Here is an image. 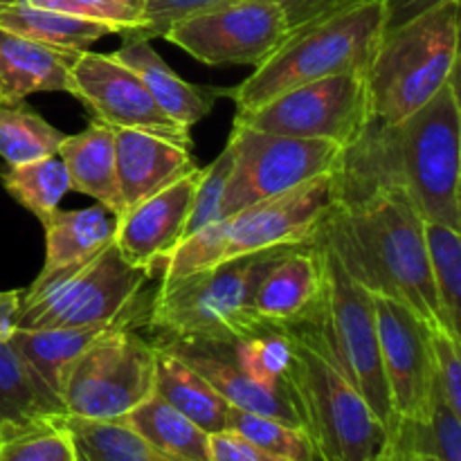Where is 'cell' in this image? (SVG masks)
<instances>
[{
  "label": "cell",
  "instance_id": "obj_1",
  "mask_svg": "<svg viewBox=\"0 0 461 461\" xmlns=\"http://www.w3.org/2000/svg\"><path fill=\"white\" fill-rule=\"evenodd\" d=\"M336 201L354 203L381 189L408 194L423 221L461 232V104L457 75L399 124L367 120L342 149Z\"/></svg>",
  "mask_w": 461,
  "mask_h": 461
},
{
  "label": "cell",
  "instance_id": "obj_44",
  "mask_svg": "<svg viewBox=\"0 0 461 461\" xmlns=\"http://www.w3.org/2000/svg\"><path fill=\"white\" fill-rule=\"evenodd\" d=\"M21 291H0V340H9L16 331Z\"/></svg>",
  "mask_w": 461,
  "mask_h": 461
},
{
  "label": "cell",
  "instance_id": "obj_16",
  "mask_svg": "<svg viewBox=\"0 0 461 461\" xmlns=\"http://www.w3.org/2000/svg\"><path fill=\"white\" fill-rule=\"evenodd\" d=\"M201 171L194 169L174 180L115 219L113 241L117 250L129 264L142 268L149 279L160 277L162 264L183 241Z\"/></svg>",
  "mask_w": 461,
  "mask_h": 461
},
{
  "label": "cell",
  "instance_id": "obj_3",
  "mask_svg": "<svg viewBox=\"0 0 461 461\" xmlns=\"http://www.w3.org/2000/svg\"><path fill=\"white\" fill-rule=\"evenodd\" d=\"M291 340V363L282 376L300 426L320 461H374L387 432L349 378L338 369L306 324L282 327Z\"/></svg>",
  "mask_w": 461,
  "mask_h": 461
},
{
  "label": "cell",
  "instance_id": "obj_31",
  "mask_svg": "<svg viewBox=\"0 0 461 461\" xmlns=\"http://www.w3.org/2000/svg\"><path fill=\"white\" fill-rule=\"evenodd\" d=\"M0 183H3L5 192L18 205L32 212L41 223L54 210H59V203L70 192V178H68V171L59 156L5 167L0 171Z\"/></svg>",
  "mask_w": 461,
  "mask_h": 461
},
{
  "label": "cell",
  "instance_id": "obj_9",
  "mask_svg": "<svg viewBox=\"0 0 461 461\" xmlns=\"http://www.w3.org/2000/svg\"><path fill=\"white\" fill-rule=\"evenodd\" d=\"M149 275L129 264L115 241L88 259L39 277L21 291L16 329H66L120 318L142 300Z\"/></svg>",
  "mask_w": 461,
  "mask_h": 461
},
{
  "label": "cell",
  "instance_id": "obj_13",
  "mask_svg": "<svg viewBox=\"0 0 461 461\" xmlns=\"http://www.w3.org/2000/svg\"><path fill=\"white\" fill-rule=\"evenodd\" d=\"M286 36V18L277 5L237 0L178 21L162 39L207 66H259Z\"/></svg>",
  "mask_w": 461,
  "mask_h": 461
},
{
  "label": "cell",
  "instance_id": "obj_36",
  "mask_svg": "<svg viewBox=\"0 0 461 461\" xmlns=\"http://www.w3.org/2000/svg\"><path fill=\"white\" fill-rule=\"evenodd\" d=\"M291 340L282 327H266L264 331L234 345L239 369L257 385L268 390H282V376L291 363Z\"/></svg>",
  "mask_w": 461,
  "mask_h": 461
},
{
  "label": "cell",
  "instance_id": "obj_42",
  "mask_svg": "<svg viewBox=\"0 0 461 461\" xmlns=\"http://www.w3.org/2000/svg\"><path fill=\"white\" fill-rule=\"evenodd\" d=\"M210 461H282L232 430L210 435Z\"/></svg>",
  "mask_w": 461,
  "mask_h": 461
},
{
  "label": "cell",
  "instance_id": "obj_39",
  "mask_svg": "<svg viewBox=\"0 0 461 461\" xmlns=\"http://www.w3.org/2000/svg\"><path fill=\"white\" fill-rule=\"evenodd\" d=\"M230 3H237V0H147V5H144V23L126 36L144 41L162 39L167 30L178 21L225 7ZM126 36H122V39H126Z\"/></svg>",
  "mask_w": 461,
  "mask_h": 461
},
{
  "label": "cell",
  "instance_id": "obj_28",
  "mask_svg": "<svg viewBox=\"0 0 461 461\" xmlns=\"http://www.w3.org/2000/svg\"><path fill=\"white\" fill-rule=\"evenodd\" d=\"M120 421L165 453L187 461H210V435L156 392Z\"/></svg>",
  "mask_w": 461,
  "mask_h": 461
},
{
  "label": "cell",
  "instance_id": "obj_11",
  "mask_svg": "<svg viewBox=\"0 0 461 461\" xmlns=\"http://www.w3.org/2000/svg\"><path fill=\"white\" fill-rule=\"evenodd\" d=\"M228 144L234 165L221 205L223 216L336 171L342 158V147L327 140L261 133L237 122Z\"/></svg>",
  "mask_w": 461,
  "mask_h": 461
},
{
  "label": "cell",
  "instance_id": "obj_18",
  "mask_svg": "<svg viewBox=\"0 0 461 461\" xmlns=\"http://www.w3.org/2000/svg\"><path fill=\"white\" fill-rule=\"evenodd\" d=\"M153 345L178 356L194 372L201 374L232 408L282 419L293 426H300V417H297L288 394L284 392V385L282 390H268V387H261L255 381H250L234 360V345L185 340H162L153 342Z\"/></svg>",
  "mask_w": 461,
  "mask_h": 461
},
{
  "label": "cell",
  "instance_id": "obj_46",
  "mask_svg": "<svg viewBox=\"0 0 461 461\" xmlns=\"http://www.w3.org/2000/svg\"><path fill=\"white\" fill-rule=\"evenodd\" d=\"M0 3H14V0H0Z\"/></svg>",
  "mask_w": 461,
  "mask_h": 461
},
{
  "label": "cell",
  "instance_id": "obj_21",
  "mask_svg": "<svg viewBox=\"0 0 461 461\" xmlns=\"http://www.w3.org/2000/svg\"><path fill=\"white\" fill-rule=\"evenodd\" d=\"M111 57L133 70L153 95V99L160 104L162 111L185 129H192L203 117L210 115L219 99V88L189 84L183 77L176 75L167 66L165 59L153 50L151 41L126 36L122 39L120 48L111 52Z\"/></svg>",
  "mask_w": 461,
  "mask_h": 461
},
{
  "label": "cell",
  "instance_id": "obj_41",
  "mask_svg": "<svg viewBox=\"0 0 461 461\" xmlns=\"http://www.w3.org/2000/svg\"><path fill=\"white\" fill-rule=\"evenodd\" d=\"M270 3H275L284 12L288 34H291L300 27L311 25L320 18H327L349 5H356L358 0H270Z\"/></svg>",
  "mask_w": 461,
  "mask_h": 461
},
{
  "label": "cell",
  "instance_id": "obj_27",
  "mask_svg": "<svg viewBox=\"0 0 461 461\" xmlns=\"http://www.w3.org/2000/svg\"><path fill=\"white\" fill-rule=\"evenodd\" d=\"M63 414L57 392L30 367L12 340H0V423Z\"/></svg>",
  "mask_w": 461,
  "mask_h": 461
},
{
  "label": "cell",
  "instance_id": "obj_17",
  "mask_svg": "<svg viewBox=\"0 0 461 461\" xmlns=\"http://www.w3.org/2000/svg\"><path fill=\"white\" fill-rule=\"evenodd\" d=\"M324 257L315 241L275 252L257 273L250 306L268 327L300 324L311 313L322 291Z\"/></svg>",
  "mask_w": 461,
  "mask_h": 461
},
{
  "label": "cell",
  "instance_id": "obj_12",
  "mask_svg": "<svg viewBox=\"0 0 461 461\" xmlns=\"http://www.w3.org/2000/svg\"><path fill=\"white\" fill-rule=\"evenodd\" d=\"M365 75L342 72L286 90L252 113L234 117L237 124L261 133L302 140H327L347 149L367 126Z\"/></svg>",
  "mask_w": 461,
  "mask_h": 461
},
{
  "label": "cell",
  "instance_id": "obj_4",
  "mask_svg": "<svg viewBox=\"0 0 461 461\" xmlns=\"http://www.w3.org/2000/svg\"><path fill=\"white\" fill-rule=\"evenodd\" d=\"M385 32V0H358L327 18L291 32L248 79L219 88L237 104V115L252 113L286 90L342 72L365 75Z\"/></svg>",
  "mask_w": 461,
  "mask_h": 461
},
{
  "label": "cell",
  "instance_id": "obj_38",
  "mask_svg": "<svg viewBox=\"0 0 461 461\" xmlns=\"http://www.w3.org/2000/svg\"><path fill=\"white\" fill-rule=\"evenodd\" d=\"M27 3L104 23L120 36H126L144 23L147 0H27Z\"/></svg>",
  "mask_w": 461,
  "mask_h": 461
},
{
  "label": "cell",
  "instance_id": "obj_25",
  "mask_svg": "<svg viewBox=\"0 0 461 461\" xmlns=\"http://www.w3.org/2000/svg\"><path fill=\"white\" fill-rule=\"evenodd\" d=\"M45 264L41 273H54L88 259L113 241L115 216L97 205L84 210H54L43 221Z\"/></svg>",
  "mask_w": 461,
  "mask_h": 461
},
{
  "label": "cell",
  "instance_id": "obj_40",
  "mask_svg": "<svg viewBox=\"0 0 461 461\" xmlns=\"http://www.w3.org/2000/svg\"><path fill=\"white\" fill-rule=\"evenodd\" d=\"M430 333L432 363H435V376L439 394L450 410L461 414V351L459 340L441 329H428Z\"/></svg>",
  "mask_w": 461,
  "mask_h": 461
},
{
  "label": "cell",
  "instance_id": "obj_5",
  "mask_svg": "<svg viewBox=\"0 0 461 461\" xmlns=\"http://www.w3.org/2000/svg\"><path fill=\"white\" fill-rule=\"evenodd\" d=\"M459 0H441L421 16L383 32L365 70L367 115L399 124L457 75Z\"/></svg>",
  "mask_w": 461,
  "mask_h": 461
},
{
  "label": "cell",
  "instance_id": "obj_37",
  "mask_svg": "<svg viewBox=\"0 0 461 461\" xmlns=\"http://www.w3.org/2000/svg\"><path fill=\"white\" fill-rule=\"evenodd\" d=\"M234 153L230 144H225L223 151L219 153L210 167L201 171V180H198L196 194H194L192 212H189L187 228H185V237H192L198 230L207 228V225L216 223L223 219L221 214V205H223V194L228 187L230 174H232Z\"/></svg>",
  "mask_w": 461,
  "mask_h": 461
},
{
  "label": "cell",
  "instance_id": "obj_23",
  "mask_svg": "<svg viewBox=\"0 0 461 461\" xmlns=\"http://www.w3.org/2000/svg\"><path fill=\"white\" fill-rule=\"evenodd\" d=\"M142 300L126 311L120 318L111 320V322L102 324H86V327H66V329H16L14 336L9 338L12 345L21 351L23 358L30 363V367L57 392L59 396V383H61L63 369L68 367L70 360H75L81 351L88 345H93L99 336L111 331L117 324L126 322V320H147L149 306L142 304Z\"/></svg>",
  "mask_w": 461,
  "mask_h": 461
},
{
  "label": "cell",
  "instance_id": "obj_8",
  "mask_svg": "<svg viewBox=\"0 0 461 461\" xmlns=\"http://www.w3.org/2000/svg\"><path fill=\"white\" fill-rule=\"evenodd\" d=\"M315 241L322 248L324 257L322 291L311 313L300 324H306L318 336L324 351L363 394L390 437L396 417L381 365L374 295L347 273L342 261L322 237L315 234Z\"/></svg>",
  "mask_w": 461,
  "mask_h": 461
},
{
  "label": "cell",
  "instance_id": "obj_14",
  "mask_svg": "<svg viewBox=\"0 0 461 461\" xmlns=\"http://www.w3.org/2000/svg\"><path fill=\"white\" fill-rule=\"evenodd\" d=\"M72 97L86 104L95 120L111 129L144 131L192 147L189 129L171 120L133 70L111 54L79 52L72 66Z\"/></svg>",
  "mask_w": 461,
  "mask_h": 461
},
{
  "label": "cell",
  "instance_id": "obj_34",
  "mask_svg": "<svg viewBox=\"0 0 461 461\" xmlns=\"http://www.w3.org/2000/svg\"><path fill=\"white\" fill-rule=\"evenodd\" d=\"M428 259H430L432 284L444 329L453 338H459V306H461V237L459 230L441 223L423 221Z\"/></svg>",
  "mask_w": 461,
  "mask_h": 461
},
{
  "label": "cell",
  "instance_id": "obj_19",
  "mask_svg": "<svg viewBox=\"0 0 461 461\" xmlns=\"http://www.w3.org/2000/svg\"><path fill=\"white\" fill-rule=\"evenodd\" d=\"M115 165L124 210L198 169L192 147L131 129H115Z\"/></svg>",
  "mask_w": 461,
  "mask_h": 461
},
{
  "label": "cell",
  "instance_id": "obj_26",
  "mask_svg": "<svg viewBox=\"0 0 461 461\" xmlns=\"http://www.w3.org/2000/svg\"><path fill=\"white\" fill-rule=\"evenodd\" d=\"M0 27L36 43L72 50V52H86L97 41L117 34L113 27L104 23L72 16V14L50 7H36L27 0L0 3Z\"/></svg>",
  "mask_w": 461,
  "mask_h": 461
},
{
  "label": "cell",
  "instance_id": "obj_32",
  "mask_svg": "<svg viewBox=\"0 0 461 461\" xmlns=\"http://www.w3.org/2000/svg\"><path fill=\"white\" fill-rule=\"evenodd\" d=\"M63 138L66 133L27 104L0 102V158L7 167L57 156Z\"/></svg>",
  "mask_w": 461,
  "mask_h": 461
},
{
  "label": "cell",
  "instance_id": "obj_2",
  "mask_svg": "<svg viewBox=\"0 0 461 461\" xmlns=\"http://www.w3.org/2000/svg\"><path fill=\"white\" fill-rule=\"evenodd\" d=\"M347 273L372 295L408 306L428 329H441L423 219L408 194L381 189L354 203H333L318 228ZM448 333V331H446Z\"/></svg>",
  "mask_w": 461,
  "mask_h": 461
},
{
  "label": "cell",
  "instance_id": "obj_6",
  "mask_svg": "<svg viewBox=\"0 0 461 461\" xmlns=\"http://www.w3.org/2000/svg\"><path fill=\"white\" fill-rule=\"evenodd\" d=\"M336 203L333 171L295 189L248 205L183 239L162 264L160 282L221 266L239 257L302 246L318 232Z\"/></svg>",
  "mask_w": 461,
  "mask_h": 461
},
{
  "label": "cell",
  "instance_id": "obj_29",
  "mask_svg": "<svg viewBox=\"0 0 461 461\" xmlns=\"http://www.w3.org/2000/svg\"><path fill=\"white\" fill-rule=\"evenodd\" d=\"M383 453L426 455L437 461H461V414L450 410L437 387L430 414L426 419L396 421Z\"/></svg>",
  "mask_w": 461,
  "mask_h": 461
},
{
  "label": "cell",
  "instance_id": "obj_43",
  "mask_svg": "<svg viewBox=\"0 0 461 461\" xmlns=\"http://www.w3.org/2000/svg\"><path fill=\"white\" fill-rule=\"evenodd\" d=\"M439 3L441 0H385V30H394Z\"/></svg>",
  "mask_w": 461,
  "mask_h": 461
},
{
  "label": "cell",
  "instance_id": "obj_45",
  "mask_svg": "<svg viewBox=\"0 0 461 461\" xmlns=\"http://www.w3.org/2000/svg\"><path fill=\"white\" fill-rule=\"evenodd\" d=\"M374 461H437L426 455H408V453H381Z\"/></svg>",
  "mask_w": 461,
  "mask_h": 461
},
{
  "label": "cell",
  "instance_id": "obj_15",
  "mask_svg": "<svg viewBox=\"0 0 461 461\" xmlns=\"http://www.w3.org/2000/svg\"><path fill=\"white\" fill-rule=\"evenodd\" d=\"M381 365L392 410L401 419H426L437 392L428 327L401 302L374 295Z\"/></svg>",
  "mask_w": 461,
  "mask_h": 461
},
{
  "label": "cell",
  "instance_id": "obj_30",
  "mask_svg": "<svg viewBox=\"0 0 461 461\" xmlns=\"http://www.w3.org/2000/svg\"><path fill=\"white\" fill-rule=\"evenodd\" d=\"M79 461H187L149 444L122 421H88L63 414Z\"/></svg>",
  "mask_w": 461,
  "mask_h": 461
},
{
  "label": "cell",
  "instance_id": "obj_7",
  "mask_svg": "<svg viewBox=\"0 0 461 461\" xmlns=\"http://www.w3.org/2000/svg\"><path fill=\"white\" fill-rule=\"evenodd\" d=\"M279 250L282 248L239 257L185 277L160 282L149 302L144 324L158 336L156 342L237 345L243 338L264 331L268 324L261 322L250 306L252 286L261 266Z\"/></svg>",
  "mask_w": 461,
  "mask_h": 461
},
{
  "label": "cell",
  "instance_id": "obj_35",
  "mask_svg": "<svg viewBox=\"0 0 461 461\" xmlns=\"http://www.w3.org/2000/svg\"><path fill=\"white\" fill-rule=\"evenodd\" d=\"M228 430L237 432L257 448L282 461H320L304 428L293 426L282 419L230 408Z\"/></svg>",
  "mask_w": 461,
  "mask_h": 461
},
{
  "label": "cell",
  "instance_id": "obj_22",
  "mask_svg": "<svg viewBox=\"0 0 461 461\" xmlns=\"http://www.w3.org/2000/svg\"><path fill=\"white\" fill-rule=\"evenodd\" d=\"M57 156L68 171L70 192L95 198L113 216L124 212L117 185L115 129L93 120L81 133L66 135Z\"/></svg>",
  "mask_w": 461,
  "mask_h": 461
},
{
  "label": "cell",
  "instance_id": "obj_24",
  "mask_svg": "<svg viewBox=\"0 0 461 461\" xmlns=\"http://www.w3.org/2000/svg\"><path fill=\"white\" fill-rule=\"evenodd\" d=\"M162 401L192 419L207 435L228 430V414L232 405L205 381L198 372H194L178 356L156 347V387Z\"/></svg>",
  "mask_w": 461,
  "mask_h": 461
},
{
  "label": "cell",
  "instance_id": "obj_33",
  "mask_svg": "<svg viewBox=\"0 0 461 461\" xmlns=\"http://www.w3.org/2000/svg\"><path fill=\"white\" fill-rule=\"evenodd\" d=\"M0 461H79L63 414L0 423Z\"/></svg>",
  "mask_w": 461,
  "mask_h": 461
},
{
  "label": "cell",
  "instance_id": "obj_20",
  "mask_svg": "<svg viewBox=\"0 0 461 461\" xmlns=\"http://www.w3.org/2000/svg\"><path fill=\"white\" fill-rule=\"evenodd\" d=\"M79 52L36 43L0 27V102L18 104L34 93H70Z\"/></svg>",
  "mask_w": 461,
  "mask_h": 461
},
{
  "label": "cell",
  "instance_id": "obj_10",
  "mask_svg": "<svg viewBox=\"0 0 461 461\" xmlns=\"http://www.w3.org/2000/svg\"><path fill=\"white\" fill-rule=\"evenodd\" d=\"M126 320L99 336L63 369L59 399L63 414L88 421H120L153 394L156 345Z\"/></svg>",
  "mask_w": 461,
  "mask_h": 461
}]
</instances>
